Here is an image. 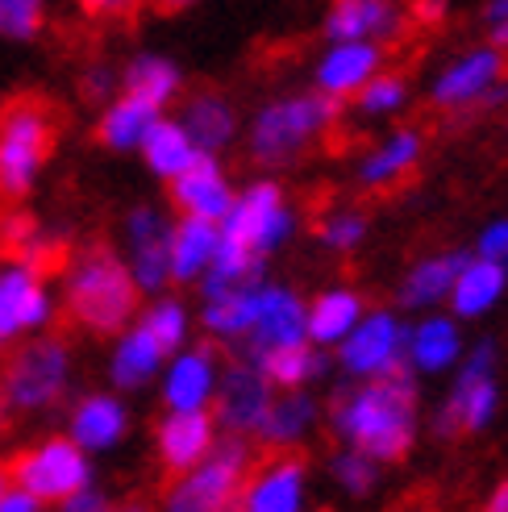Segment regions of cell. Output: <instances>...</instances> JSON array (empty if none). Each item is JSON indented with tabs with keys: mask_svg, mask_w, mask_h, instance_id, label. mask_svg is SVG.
<instances>
[{
	"mask_svg": "<svg viewBox=\"0 0 508 512\" xmlns=\"http://www.w3.org/2000/svg\"><path fill=\"white\" fill-rule=\"evenodd\" d=\"M292 234V213L284 209V196L275 184H254L246 196L234 200V209L217 225V250L209 263L205 296L217 300L238 288H263V259L284 246Z\"/></svg>",
	"mask_w": 508,
	"mask_h": 512,
	"instance_id": "6da1fadb",
	"label": "cell"
},
{
	"mask_svg": "<svg viewBox=\"0 0 508 512\" xmlns=\"http://www.w3.org/2000/svg\"><path fill=\"white\" fill-rule=\"evenodd\" d=\"M413 408L417 392L409 371L375 379L338 404V433L354 446V454L371 458V463H388L413 446Z\"/></svg>",
	"mask_w": 508,
	"mask_h": 512,
	"instance_id": "7a4b0ae2",
	"label": "cell"
},
{
	"mask_svg": "<svg viewBox=\"0 0 508 512\" xmlns=\"http://www.w3.org/2000/svg\"><path fill=\"white\" fill-rule=\"evenodd\" d=\"M59 121L55 109L34 92H17L0 100V213L21 200L34 184V171L55 146Z\"/></svg>",
	"mask_w": 508,
	"mask_h": 512,
	"instance_id": "3957f363",
	"label": "cell"
},
{
	"mask_svg": "<svg viewBox=\"0 0 508 512\" xmlns=\"http://www.w3.org/2000/svg\"><path fill=\"white\" fill-rule=\"evenodd\" d=\"M134 304H138V288H134V275L125 271V263L105 242L88 246L84 259L75 263V271L67 279L71 317L96 329V334H117V329L130 321Z\"/></svg>",
	"mask_w": 508,
	"mask_h": 512,
	"instance_id": "277c9868",
	"label": "cell"
},
{
	"mask_svg": "<svg viewBox=\"0 0 508 512\" xmlns=\"http://www.w3.org/2000/svg\"><path fill=\"white\" fill-rule=\"evenodd\" d=\"M334 113L338 105L329 96H292V100H279V105H267L250 134L254 159H263V163L292 159Z\"/></svg>",
	"mask_w": 508,
	"mask_h": 512,
	"instance_id": "5b68a950",
	"label": "cell"
},
{
	"mask_svg": "<svg viewBox=\"0 0 508 512\" xmlns=\"http://www.w3.org/2000/svg\"><path fill=\"white\" fill-rule=\"evenodd\" d=\"M338 358L346 375H359V379L404 375V363H409V329H400L396 317L388 313H371L342 338Z\"/></svg>",
	"mask_w": 508,
	"mask_h": 512,
	"instance_id": "8992f818",
	"label": "cell"
},
{
	"mask_svg": "<svg viewBox=\"0 0 508 512\" xmlns=\"http://www.w3.org/2000/svg\"><path fill=\"white\" fill-rule=\"evenodd\" d=\"M63 383H67V350L59 338H42L9 358L5 375H0V392L21 408H46L63 396Z\"/></svg>",
	"mask_w": 508,
	"mask_h": 512,
	"instance_id": "52a82bcc",
	"label": "cell"
},
{
	"mask_svg": "<svg viewBox=\"0 0 508 512\" xmlns=\"http://www.w3.org/2000/svg\"><path fill=\"white\" fill-rule=\"evenodd\" d=\"M242 471H246V446L238 438L213 446L205 463L171 492L167 512H225L238 496Z\"/></svg>",
	"mask_w": 508,
	"mask_h": 512,
	"instance_id": "ba28073f",
	"label": "cell"
},
{
	"mask_svg": "<svg viewBox=\"0 0 508 512\" xmlns=\"http://www.w3.org/2000/svg\"><path fill=\"white\" fill-rule=\"evenodd\" d=\"M30 500H71L75 492L88 488V463L80 446L71 442H46L34 454L13 458L9 467Z\"/></svg>",
	"mask_w": 508,
	"mask_h": 512,
	"instance_id": "9c48e42d",
	"label": "cell"
},
{
	"mask_svg": "<svg viewBox=\"0 0 508 512\" xmlns=\"http://www.w3.org/2000/svg\"><path fill=\"white\" fill-rule=\"evenodd\" d=\"M304 313L309 309L288 288H259V309H254V325H250V363L271 350L309 342L304 338Z\"/></svg>",
	"mask_w": 508,
	"mask_h": 512,
	"instance_id": "30bf717a",
	"label": "cell"
},
{
	"mask_svg": "<svg viewBox=\"0 0 508 512\" xmlns=\"http://www.w3.org/2000/svg\"><path fill=\"white\" fill-rule=\"evenodd\" d=\"M267 408H271V388L250 363H238L225 371L221 388H217V421L225 429H234V433L259 429Z\"/></svg>",
	"mask_w": 508,
	"mask_h": 512,
	"instance_id": "8fae6325",
	"label": "cell"
},
{
	"mask_svg": "<svg viewBox=\"0 0 508 512\" xmlns=\"http://www.w3.org/2000/svg\"><path fill=\"white\" fill-rule=\"evenodd\" d=\"M130 246H134V288L155 292L171 279V229L155 209L130 213Z\"/></svg>",
	"mask_w": 508,
	"mask_h": 512,
	"instance_id": "7c38bea8",
	"label": "cell"
},
{
	"mask_svg": "<svg viewBox=\"0 0 508 512\" xmlns=\"http://www.w3.org/2000/svg\"><path fill=\"white\" fill-rule=\"evenodd\" d=\"M171 196L184 204L188 217L209 221V225H221L225 213L234 209V196H230V188H225L221 167L209 155H200L180 179H171Z\"/></svg>",
	"mask_w": 508,
	"mask_h": 512,
	"instance_id": "4fadbf2b",
	"label": "cell"
},
{
	"mask_svg": "<svg viewBox=\"0 0 508 512\" xmlns=\"http://www.w3.org/2000/svg\"><path fill=\"white\" fill-rule=\"evenodd\" d=\"M379 71V46L371 42H342V46H329V55L317 67V84L321 92L334 100V96H350L375 80Z\"/></svg>",
	"mask_w": 508,
	"mask_h": 512,
	"instance_id": "5bb4252c",
	"label": "cell"
},
{
	"mask_svg": "<svg viewBox=\"0 0 508 512\" xmlns=\"http://www.w3.org/2000/svg\"><path fill=\"white\" fill-rule=\"evenodd\" d=\"M159 450L171 471H196L213 450V421L205 413H171L159 429Z\"/></svg>",
	"mask_w": 508,
	"mask_h": 512,
	"instance_id": "9a60e30c",
	"label": "cell"
},
{
	"mask_svg": "<svg viewBox=\"0 0 508 512\" xmlns=\"http://www.w3.org/2000/svg\"><path fill=\"white\" fill-rule=\"evenodd\" d=\"M217 388V367H213V350H192V354H180L175 367L167 371V404L171 413H200L209 404Z\"/></svg>",
	"mask_w": 508,
	"mask_h": 512,
	"instance_id": "2e32d148",
	"label": "cell"
},
{
	"mask_svg": "<svg viewBox=\"0 0 508 512\" xmlns=\"http://www.w3.org/2000/svg\"><path fill=\"white\" fill-rule=\"evenodd\" d=\"M496 75H500V55L496 50H475V55L454 63L438 88L434 100L438 105H467V100H484L488 88H496Z\"/></svg>",
	"mask_w": 508,
	"mask_h": 512,
	"instance_id": "e0dca14e",
	"label": "cell"
},
{
	"mask_svg": "<svg viewBox=\"0 0 508 512\" xmlns=\"http://www.w3.org/2000/svg\"><path fill=\"white\" fill-rule=\"evenodd\" d=\"M504 284H508V271H504L500 263L475 259V254H471V263L459 271V279H454V288H450L454 313H459V317H479V313H488L492 304L500 300Z\"/></svg>",
	"mask_w": 508,
	"mask_h": 512,
	"instance_id": "ac0fdd59",
	"label": "cell"
},
{
	"mask_svg": "<svg viewBox=\"0 0 508 512\" xmlns=\"http://www.w3.org/2000/svg\"><path fill=\"white\" fill-rule=\"evenodd\" d=\"M392 25H396L392 5H379V0H346V5L329 13L325 34L334 38V46H342V42H371L375 34L384 38V34H392Z\"/></svg>",
	"mask_w": 508,
	"mask_h": 512,
	"instance_id": "d6986e66",
	"label": "cell"
},
{
	"mask_svg": "<svg viewBox=\"0 0 508 512\" xmlns=\"http://www.w3.org/2000/svg\"><path fill=\"white\" fill-rule=\"evenodd\" d=\"M359 321H363L359 296L354 292H325V296L313 300V309L304 313V338H313L317 346H334Z\"/></svg>",
	"mask_w": 508,
	"mask_h": 512,
	"instance_id": "ffe728a7",
	"label": "cell"
},
{
	"mask_svg": "<svg viewBox=\"0 0 508 512\" xmlns=\"http://www.w3.org/2000/svg\"><path fill=\"white\" fill-rule=\"evenodd\" d=\"M71 433H75V446L84 450H109L121 442L125 433V408L113 396H88L71 417Z\"/></svg>",
	"mask_w": 508,
	"mask_h": 512,
	"instance_id": "44dd1931",
	"label": "cell"
},
{
	"mask_svg": "<svg viewBox=\"0 0 508 512\" xmlns=\"http://www.w3.org/2000/svg\"><path fill=\"white\" fill-rule=\"evenodd\" d=\"M471 263V254H442V259H425L413 267V275L404 279L400 288V304H409V309H425V304H438L450 296L454 279L459 271Z\"/></svg>",
	"mask_w": 508,
	"mask_h": 512,
	"instance_id": "7402d4cb",
	"label": "cell"
},
{
	"mask_svg": "<svg viewBox=\"0 0 508 512\" xmlns=\"http://www.w3.org/2000/svg\"><path fill=\"white\" fill-rule=\"evenodd\" d=\"M180 130L188 134V142L196 146V155H217V150L234 138V113L225 105L221 96H196L188 113H184V125Z\"/></svg>",
	"mask_w": 508,
	"mask_h": 512,
	"instance_id": "603a6c76",
	"label": "cell"
},
{
	"mask_svg": "<svg viewBox=\"0 0 508 512\" xmlns=\"http://www.w3.org/2000/svg\"><path fill=\"white\" fill-rule=\"evenodd\" d=\"M217 250V225L209 221H180L171 229V279H196L200 271H209Z\"/></svg>",
	"mask_w": 508,
	"mask_h": 512,
	"instance_id": "cb8c5ba5",
	"label": "cell"
},
{
	"mask_svg": "<svg viewBox=\"0 0 508 512\" xmlns=\"http://www.w3.org/2000/svg\"><path fill=\"white\" fill-rule=\"evenodd\" d=\"M300 504H304V471H300V463H279L246 492V508L242 512H300Z\"/></svg>",
	"mask_w": 508,
	"mask_h": 512,
	"instance_id": "d4e9b609",
	"label": "cell"
},
{
	"mask_svg": "<svg viewBox=\"0 0 508 512\" xmlns=\"http://www.w3.org/2000/svg\"><path fill=\"white\" fill-rule=\"evenodd\" d=\"M459 358V325L446 317H425L417 329H409V363L421 371H446Z\"/></svg>",
	"mask_w": 508,
	"mask_h": 512,
	"instance_id": "484cf974",
	"label": "cell"
},
{
	"mask_svg": "<svg viewBox=\"0 0 508 512\" xmlns=\"http://www.w3.org/2000/svg\"><path fill=\"white\" fill-rule=\"evenodd\" d=\"M142 150H146V163L155 167L159 175H167V179H180L200 159L196 146L188 142V134L175 121H155L150 125V134L142 138Z\"/></svg>",
	"mask_w": 508,
	"mask_h": 512,
	"instance_id": "4316f807",
	"label": "cell"
},
{
	"mask_svg": "<svg viewBox=\"0 0 508 512\" xmlns=\"http://www.w3.org/2000/svg\"><path fill=\"white\" fill-rule=\"evenodd\" d=\"M175 88H180V71L159 55H142L130 63V71H125V92H130V100H138V105L163 109L175 96Z\"/></svg>",
	"mask_w": 508,
	"mask_h": 512,
	"instance_id": "83f0119b",
	"label": "cell"
},
{
	"mask_svg": "<svg viewBox=\"0 0 508 512\" xmlns=\"http://www.w3.org/2000/svg\"><path fill=\"white\" fill-rule=\"evenodd\" d=\"M254 371H259L267 379V388L275 383V388H300L304 379H313L325 371V358L309 346H288V350H271L263 358H254L250 363Z\"/></svg>",
	"mask_w": 508,
	"mask_h": 512,
	"instance_id": "f1b7e54d",
	"label": "cell"
},
{
	"mask_svg": "<svg viewBox=\"0 0 508 512\" xmlns=\"http://www.w3.org/2000/svg\"><path fill=\"white\" fill-rule=\"evenodd\" d=\"M155 121H159V109L138 105V100L125 96L105 113V121H100V138H105V146H113V150H130V146H142V138L150 134Z\"/></svg>",
	"mask_w": 508,
	"mask_h": 512,
	"instance_id": "f546056e",
	"label": "cell"
},
{
	"mask_svg": "<svg viewBox=\"0 0 508 512\" xmlns=\"http://www.w3.org/2000/svg\"><path fill=\"white\" fill-rule=\"evenodd\" d=\"M159 363H163V350L150 342L142 329H134L130 338H121V346L113 354V379L121 388H142V383L159 371Z\"/></svg>",
	"mask_w": 508,
	"mask_h": 512,
	"instance_id": "4dcf8cb0",
	"label": "cell"
},
{
	"mask_svg": "<svg viewBox=\"0 0 508 512\" xmlns=\"http://www.w3.org/2000/svg\"><path fill=\"white\" fill-rule=\"evenodd\" d=\"M254 309H259V288L225 292V296L209 300L205 325L221 338H242V334H250V325H254Z\"/></svg>",
	"mask_w": 508,
	"mask_h": 512,
	"instance_id": "1f68e13d",
	"label": "cell"
},
{
	"mask_svg": "<svg viewBox=\"0 0 508 512\" xmlns=\"http://www.w3.org/2000/svg\"><path fill=\"white\" fill-rule=\"evenodd\" d=\"M313 417H317V404L309 400V396H288V400H271V408H267V417H263V425H259V433L267 442H275V446H284V442H296L304 429L313 425Z\"/></svg>",
	"mask_w": 508,
	"mask_h": 512,
	"instance_id": "d6a6232c",
	"label": "cell"
},
{
	"mask_svg": "<svg viewBox=\"0 0 508 512\" xmlns=\"http://www.w3.org/2000/svg\"><path fill=\"white\" fill-rule=\"evenodd\" d=\"M417 155H421V138H417V134H396V138H388V142L363 163V184H388V179H396L404 167H413Z\"/></svg>",
	"mask_w": 508,
	"mask_h": 512,
	"instance_id": "836d02e7",
	"label": "cell"
},
{
	"mask_svg": "<svg viewBox=\"0 0 508 512\" xmlns=\"http://www.w3.org/2000/svg\"><path fill=\"white\" fill-rule=\"evenodd\" d=\"M142 334L150 338V342H155L163 354L167 350H175V346H180L184 342V329H188V317H184V309H180V304H175V300H159L155 304V309H150L146 317H142Z\"/></svg>",
	"mask_w": 508,
	"mask_h": 512,
	"instance_id": "e575fe53",
	"label": "cell"
},
{
	"mask_svg": "<svg viewBox=\"0 0 508 512\" xmlns=\"http://www.w3.org/2000/svg\"><path fill=\"white\" fill-rule=\"evenodd\" d=\"M34 284H38V279H30L17 267L9 275H0V342H9L21 329V300L30 296Z\"/></svg>",
	"mask_w": 508,
	"mask_h": 512,
	"instance_id": "d590c367",
	"label": "cell"
},
{
	"mask_svg": "<svg viewBox=\"0 0 508 512\" xmlns=\"http://www.w3.org/2000/svg\"><path fill=\"white\" fill-rule=\"evenodd\" d=\"M34 238H38V225H34L30 213H17V209L0 213V259H9V263L21 267L25 250H30Z\"/></svg>",
	"mask_w": 508,
	"mask_h": 512,
	"instance_id": "8d00e7d4",
	"label": "cell"
},
{
	"mask_svg": "<svg viewBox=\"0 0 508 512\" xmlns=\"http://www.w3.org/2000/svg\"><path fill=\"white\" fill-rule=\"evenodd\" d=\"M38 25H42V5H34V0H0V34L34 38Z\"/></svg>",
	"mask_w": 508,
	"mask_h": 512,
	"instance_id": "74e56055",
	"label": "cell"
},
{
	"mask_svg": "<svg viewBox=\"0 0 508 512\" xmlns=\"http://www.w3.org/2000/svg\"><path fill=\"white\" fill-rule=\"evenodd\" d=\"M334 475H338V483L346 492H354V496H363L371 483H375V463L371 458H363V454H354V450H346V454H338L334 458Z\"/></svg>",
	"mask_w": 508,
	"mask_h": 512,
	"instance_id": "f35d334b",
	"label": "cell"
},
{
	"mask_svg": "<svg viewBox=\"0 0 508 512\" xmlns=\"http://www.w3.org/2000/svg\"><path fill=\"white\" fill-rule=\"evenodd\" d=\"M404 105V80H396V75H379V80H371L363 88V109L367 113H396Z\"/></svg>",
	"mask_w": 508,
	"mask_h": 512,
	"instance_id": "ab89813d",
	"label": "cell"
},
{
	"mask_svg": "<svg viewBox=\"0 0 508 512\" xmlns=\"http://www.w3.org/2000/svg\"><path fill=\"white\" fill-rule=\"evenodd\" d=\"M363 234H367V221L359 213H342L338 221L325 225L321 238H325V246H334V250H350V246L363 242Z\"/></svg>",
	"mask_w": 508,
	"mask_h": 512,
	"instance_id": "60d3db41",
	"label": "cell"
},
{
	"mask_svg": "<svg viewBox=\"0 0 508 512\" xmlns=\"http://www.w3.org/2000/svg\"><path fill=\"white\" fill-rule=\"evenodd\" d=\"M475 259H488V263H508V221H496L484 229V238H479V254Z\"/></svg>",
	"mask_w": 508,
	"mask_h": 512,
	"instance_id": "b9f144b4",
	"label": "cell"
},
{
	"mask_svg": "<svg viewBox=\"0 0 508 512\" xmlns=\"http://www.w3.org/2000/svg\"><path fill=\"white\" fill-rule=\"evenodd\" d=\"M109 84H113V80H109V71H105V67H96V71H88L84 92H88L92 100H105V96H109Z\"/></svg>",
	"mask_w": 508,
	"mask_h": 512,
	"instance_id": "7bdbcfd3",
	"label": "cell"
},
{
	"mask_svg": "<svg viewBox=\"0 0 508 512\" xmlns=\"http://www.w3.org/2000/svg\"><path fill=\"white\" fill-rule=\"evenodd\" d=\"M0 512H38V500H30L25 492H13V496L0 500Z\"/></svg>",
	"mask_w": 508,
	"mask_h": 512,
	"instance_id": "ee69618b",
	"label": "cell"
},
{
	"mask_svg": "<svg viewBox=\"0 0 508 512\" xmlns=\"http://www.w3.org/2000/svg\"><path fill=\"white\" fill-rule=\"evenodd\" d=\"M488 512H508V483H500L496 496L488 500Z\"/></svg>",
	"mask_w": 508,
	"mask_h": 512,
	"instance_id": "f6af8a7d",
	"label": "cell"
},
{
	"mask_svg": "<svg viewBox=\"0 0 508 512\" xmlns=\"http://www.w3.org/2000/svg\"><path fill=\"white\" fill-rule=\"evenodd\" d=\"M492 46H504L508 50V21H496L492 25Z\"/></svg>",
	"mask_w": 508,
	"mask_h": 512,
	"instance_id": "bcb514c9",
	"label": "cell"
},
{
	"mask_svg": "<svg viewBox=\"0 0 508 512\" xmlns=\"http://www.w3.org/2000/svg\"><path fill=\"white\" fill-rule=\"evenodd\" d=\"M488 17L492 21H508V0H496V5H488Z\"/></svg>",
	"mask_w": 508,
	"mask_h": 512,
	"instance_id": "7dc6e473",
	"label": "cell"
},
{
	"mask_svg": "<svg viewBox=\"0 0 508 512\" xmlns=\"http://www.w3.org/2000/svg\"><path fill=\"white\" fill-rule=\"evenodd\" d=\"M5 408H9V400H5V392H0V421H5Z\"/></svg>",
	"mask_w": 508,
	"mask_h": 512,
	"instance_id": "c3c4849f",
	"label": "cell"
},
{
	"mask_svg": "<svg viewBox=\"0 0 508 512\" xmlns=\"http://www.w3.org/2000/svg\"><path fill=\"white\" fill-rule=\"evenodd\" d=\"M0 500H5V471H0Z\"/></svg>",
	"mask_w": 508,
	"mask_h": 512,
	"instance_id": "681fc988",
	"label": "cell"
},
{
	"mask_svg": "<svg viewBox=\"0 0 508 512\" xmlns=\"http://www.w3.org/2000/svg\"><path fill=\"white\" fill-rule=\"evenodd\" d=\"M117 512H142V508H117Z\"/></svg>",
	"mask_w": 508,
	"mask_h": 512,
	"instance_id": "f907efd6",
	"label": "cell"
}]
</instances>
